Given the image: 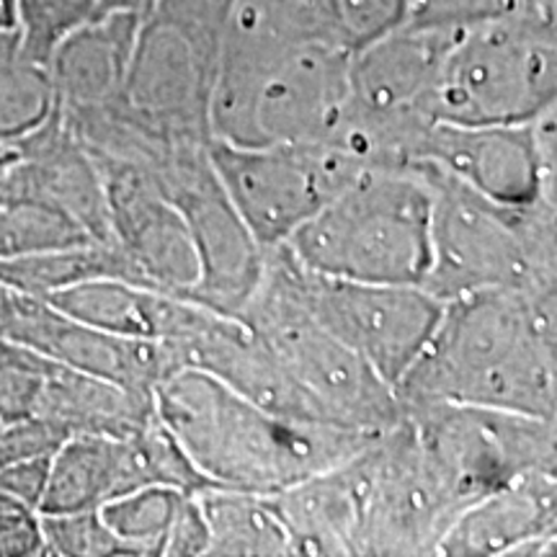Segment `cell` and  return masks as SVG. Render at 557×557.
<instances>
[{"instance_id": "f546056e", "label": "cell", "mask_w": 557, "mask_h": 557, "mask_svg": "<svg viewBox=\"0 0 557 557\" xmlns=\"http://www.w3.org/2000/svg\"><path fill=\"white\" fill-rule=\"evenodd\" d=\"M527 11L521 0H408V26L465 29L480 21Z\"/></svg>"}, {"instance_id": "7a4b0ae2", "label": "cell", "mask_w": 557, "mask_h": 557, "mask_svg": "<svg viewBox=\"0 0 557 557\" xmlns=\"http://www.w3.org/2000/svg\"><path fill=\"white\" fill-rule=\"evenodd\" d=\"M152 400L194 468L233 491L276 493L344 465L380 434L271 413L194 369L160 382Z\"/></svg>"}, {"instance_id": "ffe728a7", "label": "cell", "mask_w": 557, "mask_h": 557, "mask_svg": "<svg viewBox=\"0 0 557 557\" xmlns=\"http://www.w3.org/2000/svg\"><path fill=\"white\" fill-rule=\"evenodd\" d=\"M287 529L295 557H357L361 527V483L357 455L344 465L263 493Z\"/></svg>"}, {"instance_id": "5bb4252c", "label": "cell", "mask_w": 557, "mask_h": 557, "mask_svg": "<svg viewBox=\"0 0 557 557\" xmlns=\"http://www.w3.org/2000/svg\"><path fill=\"white\" fill-rule=\"evenodd\" d=\"M148 485H169L197 493L214 487L184 455L158 416L129 436H67L50 459L39 513H73L101 508Z\"/></svg>"}, {"instance_id": "4dcf8cb0", "label": "cell", "mask_w": 557, "mask_h": 557, "mask_svg": "<svg viewBox=\"0 0 557 557\" xmlns=\"http://www.w3.org/2000/svg\"><path fill=\"white\" fill-rule=\"evenodd\" d=\"M0 555H45L39 511L3 491H0Z\"/></svg>"}, {"instance_id": "8fae6325", "label": "cell", "mask_w": 557, "mask_h": 557, "mask_svg": "<svg viewBox=\"0 0 557 557\" xmlns=\"http://www.w3.org/2000/svg\"><path fill=\"white\" fill-rule=\"evenodd\" d=\"M209 160L256 243L284 246L369 165L336 139L230 145L209 139Z\"/></svg>"}, {"instance_id": "5b68a950", "label": "cell", "mask_w": 557, "mask_h": 557, "mask_svg": "<svg viewBox=\"0 0 557 557\" xmlns=\"http://www.w3.org/2000/svg\"><path fill=\"white\" fill-rule=\"evenodd\" d=\"M434 197L413 169H367L284 243L305 269L423 287Z\"/></svg>"}, {"instance_id": "4fadbf2b", "label": "cell", "mask_w": 557, "mask_h": 557, "mask_svg": "<svg viewBox=\"0 0 557 557\" xmlns=\"http://www.w3.org/2000/svg\"><path fill=\"white\" fill-rule=\"evenodd\" d=\"M209 143H181L156 169L145 171L158 191L169 197L186 225L199 259L194 299L207 308L235 315L263 274V250L256 243L207 152ZM143 171V169H139Z\"/></svg>"}, {"instance_id": "44dd1931", "label": "cell", "mask_w": 557, "mask_h": 557, "mask_svg": "<svg viewBox=\"0 0 557 557\" xmlns=\"http://www.w3.org/2000/svg\"><path fill=\"white\" fill-rule=\"evenodd\" d=\"M65 315L116 333V336L171 344L186 329L197 302L165 292L124 282V278H88L41 297Z\"/></svg>"}, {"instance_id": "e575fe53", "label": "cell", "mask_w": 557, "mask_h": 557, "mask_svg": "<svg viewBox=\"0 0 557 557\" xmlns=\"http://www.w3.org/2000/svg\"><path fill=\"white\" fill-rule=\"evenodd\" d=\"M18 156H21V150H18V145L13 143V145H9V143H0V173L3 171H9L13 163H16L18 160Z\"/></svg>"}, {"instance_id": "52a82bcc", "label": "cell", "mask_w": 557, "mask_h": 557, "mask_svg": "<svg viewBox=\"0 0 557 557\" xmlns=\"http://www.w3.org/2000/svg\"><path fill=\"white\" fill-rule=\"evenodd\" d=\"M233 0H152L137 26L124 107L176 143H209Z\"/></svg>"}, {"instance_id": "4316f807", "label": "cell", "mask_w": 557, "mask_h": 557, "mask_svg": "<svg viewBox=\"0 0 557 557\" xmlns=\"http://www.w3.org/2000/svg\"><path fill=\"white\" fill-rule=\"evenodd\" d=\"M96 243L78 222L58 209L34 205V201H11L0 205V259L39 253V250L83 246Z\"/></svg>"}, {"instance_id": "ba28073f", "label": "cell", "mask_w": 557, "mask_h": 557, "mask_svg": "<svg viewBox=\"0 0 557 557\" xmlns=\"http://www.w3.org/2000/svg\"><path fill=\"white\" fill-rule=\"evenodd\" d=\"M238 318L325 421L361 431H385L400 421L395 389L295 302L267 269Z\"/></svg>"}, {"instance_id": "3957f363", "label": "cell", "mask_w": 557, "mask_h": 557, "mask_svg": "<svg viewBox=\"0 0 557 557\" xmlns=\"http://www.w3.org/2000/svg\"><path fill=\"white\" fill-rule=\"evenodd\" d=\"M351 50L225 34L209 129L230 145L323 143L341 129Z\"/></svg>"}, {"instance_id": "2e32d148", "label": "cell", "mask_w": 557, "mask_h": 557, "mask_svg": "<svg viewBox=\"0 0 557 557\" xmlns=\"http://www.w3.org/2000/svg\"><path fill=\"white\" fill-rule=\"evenodd\" d=\"M90 158L101 176L109 238L137 271L143 287L194 299L199 259L184 214L137 165Z\"/></svg>"}, {"instance_id": "603a6c76", "label": "cell", "mask_w": 557, "mask_h": 557, "mask_svg": "<svg viewBox=\"0 0 557 557\" xmlns=\"http://www.w3.org/2000/svg\"><path fill=\"white\" fill-rule=\"evenodd\" d=\"M88 278H124L143 287L137 271L114 243H83L0 259V287L32 297H50L52 292Z\"/></svg>"}, {"instance_id": "1f68e13d", "label": "cell", "mask_w": 557, "mask_h": 557, "mask_svg": "<svg viewBox=\"0 0 557 557\" xmlns=\"http://www.w3.org/2000/svg\"><path fill=\"white\" fill-rule=\"evenodd\" d=\"M50 459L52 455L26 457L9 465L5 470H0V491L39 511L47 478H50Z\"/></svg>"}, {"instance_id": "cb8c5ba5", "label": "cell", "mask_w": 557, "mask_h": 557, "mask_svg": "<svg viewBox=\"0 0 557 557\" xmlns=\"http://www.w3.org/2000/svg\"><path fill=\"white\" fill-rule=\"evenodd\" d=\"M54 111L50 67L32 60L13 29H0V143L29 137Z\"/></svg>"}, {"instance_id": "d6a6232c", "label": "cell", "mask_w": 557, "mask_h": 557, "mask_svg": "<svg viewBox=\"0 0 557 557\" xmlns=\"http://www.w3.org/2000/svg\"><path fill=\"white\" fill-rule=\"evenodd\" d=\"M150 5L152 0H99V3H96V16H103V13H111V11H127V13H139V16H143Z\"/></svg>"}, {"instance_id": "d590c367", "label": "cell", "mask_w": 557, "mask_h": 557, "mask_svg": "<svg viewBox=\"0 0 557 557\" xmlns=\"http://www.w3.org/2000/svg\"><path fill=\"white\" fill-rule=\"evenodd\" d=\"M527 11L547 13V16H555V0H521Z\"/></svg>"}, {"instance_id": "8992f818", "label": "cell", "mask_w": 557, "mask_h": 557, "mask_svg": "<svg viewBox=\"0 0 557 557\" xmlns=\"http://www.w3.org/2000/svg\"><path fill=\"white\" fill-rule=\"evenodd\" d=\"M555 16L517 11L465 26L438 65L426 111L459 127L527 124L555 109Z\"/></svg>"}, {"instance_id": "7402d4cb", "label": "cell", "mask_w": 557, "mask_h": 557, "mask_svg": "<svg viewBox=\"0 0 557 557\" xmlns=\"http://www.w3.org/2000/svg\"><path fill=\"white\" fill-rule=\"evenodd\" d=\"M194 496L209 534L207 557H295L287 529L263 493L201 487Z\"/></svg>"}, {"instance_id": "30bf717a", "label": "cell", "mask_w": 557, "mask_h": 557, "mask_svg": "<svg viewBox=\"0 0 557 557\" xmlns=\"http://www.w3.org/2000/svg\"><path fill=\"white\" fill-rule=\"evenodd\" d=\"M403 416L457 517L513 480L557 475V421L457 403L403 406Z\"/></svg>"}, {"instance_id": "484cf974", "label": "cell", "mask_w": 557, "mask_h": 557, "mask_svg": "<svg viewBox=\"0 0 557 557\" xmlns=\"http://www.w3.org/2000/svg\"><path fill=\"white\" fill-rule=\"evenodd\" d=\"M227 29L287 45L331 41L346 47L336 29L333 0H233Z\"/></svg>"}, {"instance_id": "836d02e7", "label": "cell", "mask_w": 557, "mask_h": 557, "mask_svg": "<svg viewBox=\"0 0 557 557\" xmlns=\"http://www.w3.org/2000/svg\"><path fill=\"white\" fill-rule=\"evenodd\" d=\"M16 26V0H0V29Z\"/></svg>"}, {"instance_id": "ac0fdd59", "label": "cell", "mask_w": 557, "mask_h": 557, "mask_svg": "<svg viewBox=\"0 0 557 557\" xmlns=\"http://www.w3.org/2000/svg\"><path fill=\"white\" fill-rule=\"evenodd\" d=\"M557 475L537 472L465 508L438 542V557L555 555Z\"/></svg>"}, {"instance_id": "9a60e30c", "label": "cell", "mask_w": 557, "mask_h": 557, "mask_svg": "<svg viewBox=\"0 0 557 557\" xmlns=\"http://www.w3.org/2000/svg\"><path fill=\"white\" fill-rule=\"evenodd\" d=\"M416 160L504 205L555 201V109L527 124L434 122L416 143L410 163Z\"/></svg>"}, {"instance_id": "f1b7e54d", "label": "cell", "mask_w": 557, "mask_h": 557, "mask_svg": "<svg viewBox=\"0 0 557 557\" xmlns=\"http://www.w3.org/2000/svg\"><path fill=\"white\" fill-rule=\"evenodd\" d=\"M41 537L45 555L54 557H135L101 519L99 508L41 517Z\"/></svg>"}, {"instance_id": "9c48e42d", "label": "cell", "mask_w": 557, "mask_h": 557, "mask_svg": "<svg viewBox=\"0 0 557 557\" xmlns=\"http://www.w3.org/2000/svg\"><path fill=\"white\" fill-rule=\"evenodd\" d=\"M263 269L393 389L426 346L444 308L423 287L318 274L305 269L287 246L267 248Z\"/></svg>"}, {"instance_id": "83f0119b", "label": "cell", "mask_w": 557, "mask_h": 557, "mask_svg": "<svg viewBox=\"0 0 557 557\" xmlns=\"http://www.w3.org/2000/svg\"><path fill=\"white\" fill-rule=\"evenodd\" d=\"M96 3L99 0H16V32L24 52L50 67L60 41L96 16Z\"/></svg>"}, {"instance_id": "d6986e66", "label": "cell", "mask_w": 557, "mask_h": 557, "mask_svg": "<svg viewBox=\"0 0 557 557\" xmlns=\"http://www.w3.org/2000/svg\"><path fill=\"white\" fill-rule=\"evenodd\" d=\"M139 13L111 11L60 41L50 60L54 109L62 120L96 114L124 99Z\"/></svg>"}, {"instance_id": "e0dca14e", "label": "cell", "mask_w": 557, "mask_h": 557, "mask_svg": "<svg viewBox=\"0 0 557 557\" xmlns=\"http://www.w3.org/2000/svg\"><path fill=\"white\" fill-rule=\"evenodd\" d=\"M0 336L60 364L143 393H152L178 372L176 359L158 341L116 336L65 315L47 299L5 287H0Z\"/></svg>"}, {"instance_id": "7c38bea8", "label": "cell", "mask_w": 557, "mask_h": 557, "mask_svg": "<svg viewBox=\"0 0 557 557\" xmlns=\"http://www.w3.org/2000/svg\"><path fill=\"white\" fill-rule=\"evenodd\" d=\"M357 468V557H438V542L457 519V508L429 468L406 416L359 451Z\"/></svg>"}, {"instance_id": "6da1fadb", "label": "cell", "mask_w": 557, "mask_h": 557, "mask_svg": "<svg viewBox=\"0 0 557 557\" xmlns=\"http://www.w3.org/2000/svg\"><path fill=\"white\" fill-rule=\"evenodd\" d=\"M557 287L451 297L395 387L400 406L457 403L557 421Z\"/></svg>"}, {"instance_id": "277c9868", "label": "cell", "mask_w": 557, "mask_h": 557, "mask_svg": "<svg viewBox=\"0 0 557 557\" xmlns=\"http://www.w3.org/2000/svg\"><path fill=\"white\" fill-rule=\"evenodd\" d=\"M408 169L426 181L434 197L423 289L447 302L480 289L557 287L553 199L504 205L423 160Z\"/></svg>"}, {"instance_id": "d4e9b609", "label": "cell", "mask_w": 557, "mask_h": 557, "mask_svg": "<svg viewBox=\"0 0 557 557\" xmlns=\"http://www.w3.org/2000/svg\"><path fill=\"white\" fill-rule=\"evenodd\" d=\"M191 493L169 485H148L99 508L111 532L135 557H165L169 537Z\"/></svg>"}]
</instances>
